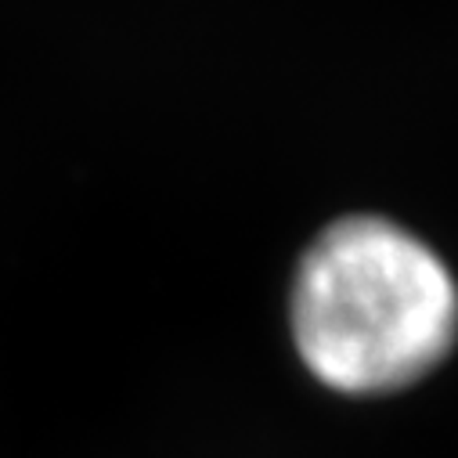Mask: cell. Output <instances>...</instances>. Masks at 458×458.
Wrapping results in <instances>:
<instances>
[{
	"instance_id": "obj_1",
	"label": "cell",
	"mask_w": 458,
	"mask_h": 458,
	"mask_svg": "<svg viewBox=\"0 0 458 458\" xmlns=\"http://www.w3.org/2000/svg\"><path fill=\"white\" fill-rule=\"evenodd\" d=\"M289 325L318 383L347 397H383L415 386L454 351L458 285L404 227L343 216L296 267Z\"/></svg>"
}]
</instances>
